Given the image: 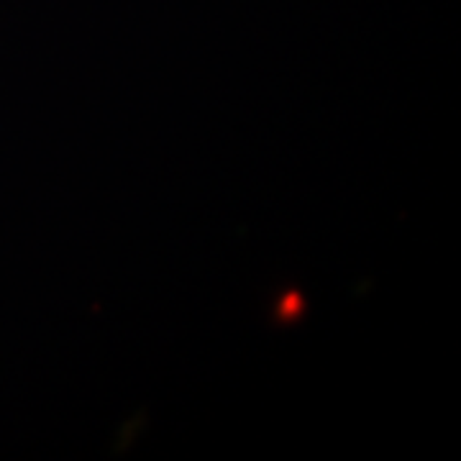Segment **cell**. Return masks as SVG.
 <instances>
[{
	"mask_svg": "<svg viewBox=\"0 0 461 461\" xmlns=\"http://www.w3.org/2000/svg\"><path fill=\"white\" fill-rule=\"evenodd\" d=\"M305 311H308L305 297L300 295L297 290H287V293L280 297V303L275 305V318H277L280 323H293L297 318H303Z\"/></svg>",
	"mask_w": 461,
	"mask_h": 461,
	"instance_id": "obj_1",
	"label": "cell"
}]
</instances>
